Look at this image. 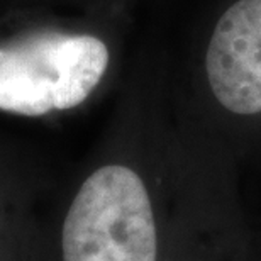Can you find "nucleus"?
Segmentation results:
<instances>
[{
	"label": "nucleus",
	"instance_id": "nucleus-1",
	"mask_svg": "<svg viewBox=\"0 0 261 261\" xmlns=\"http://www.w3.org/2000/svg\"><path fill=\"white\" fill-rule=\"evenodd\" d=\"M109 48L90 34L46 31L0 46V111L38 117L90 97L109 68Z\"/></svg>",
	"mask_w": 261,
	"mask_h": 261
},
{
	"label": "nucleus",
	"instance_id": "nucleus-3",
	"mask_svg": "<svg viewBox=\"0 0 261 261\" xmlns=\"http://www.w3.org/2000/svg\"><path fill=\"white\" fill-rule=\"evenodd\" d=\"M203 71L224 111L261 116V0H236L222 10L208 36Z\"/></svg>",
	"mask_w": 261,
	"mask_h": 261
},
{
	"label": "nucleus",
	"instance_id": "nucleus-2",
	"mask_svg": "<svg viewBox=\"0 0 261 261\" xmlns=\"http://www.w3.org/2000/svg\"><path fill=\"white\" fill-rule=\"evenodd\" d=\"M158 231L143 178L124 165L95 170L63 224V261H156Z\"/></svg>",
	"mask_w": 261,
	"mask_h": 261
}]
</instances>
